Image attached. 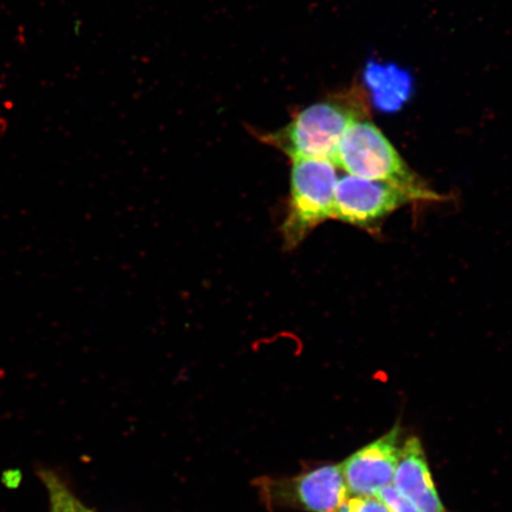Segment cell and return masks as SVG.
<instances>
[{
	"mask_svg": "<svg viewBox=\"0 0 512 512\" xmlns=\"http://www.w3.org/2000/svg\"><path fill=\"white\" fill-rule=\"evenodd\" d=\"M363 119H369L366 99L357 89H348L303 108L281 130L262 133L259 138L292 162L300 159L334 162L344 133Z\"/></svg>",
	"mask_w": 512,
	"mask_h": 512,
	"instance_id": "cell-1",
	"label": "cell"
},
{
	"mask_svg": "<svg viewBox=\"0 0 512 512\" xmlns=\"http://www.w3.org/2000/svg\"><path fill=\"white\" fill-rule=\"evenodd\" d=\"M348 175L399 185L419 201H438L439 195L413 172L384 133L369 119L352 124L338 145L334 159Z\"/></svg>",
	"mask_w": 512,
	"mask_h": 512,
	"instance_id": "cell-2",
	"label": "cell"
},
{
	"mask_svg": "<svg viewBox=\"0 0 512 512\" xmlns=\"http://www.w3.org/2000/svg\"><path fill=\"white\" fill-rule=\"evenodd\" d=\"M337 166L329 159L294 160L290 195L281 223L286 249L297 248L313 229L334 220Z\"/></svg>",
	"mask_w": 512,
	"mask_h": 512,
	"instance_id": "cell-3",
	"label": "cell"
},
{
	"mask_svg": "<svg viewBox=\"0 0 512 512\" xmlns=\"http://www.w3.org/2000/svg\"><path fill=\"white\" fill-rule=\"evenodd\" d=\"M261 501L270 510L336 512L350 496L341 465L316 467L288 478H259L255 482Z\"/></svg>",
	"mask_w": 512,
	"mask_h": 512,
	"instance_id": "cell-4",
	"label": "cell"
},
{
	"mask_svg": "<svg viewBox=\"0 0 512 512\" xmlns=\"http://www.w3.org/2000/svg\"><path fill=\"white\" fill-rule=\"evenodd\" d=\"M412 202L413 192L393 183L345 175L338 178L334 220L373 233L389 215Z\"/></svg>",
	"mask_w": 512,
	"mask_h": 512,
	"instance_id": "cell-5",
	"label": "cell"
},
{
	"mask_svg": "<svg viewBox=\"0 0 512 512\" xmlns=\"http://www.w3.org/2000/svg\"><path fill=\"white\" fill-rule=\"evenodd\" d=\"M400 427L382 435L351 454L341 465L347 488L352 496H377L393 485L399 462Z\"/></svg>",
	"mask_w": 512,
	"mask_h": 512,
	"instance_id": "cell-6",
	"label": "cell"
},
{
	"mask_svg": "<svg viewBox=\"0 0 512 512\" xmlns=\"http://www.w3.org/2000/svg\"><path fill=\"white\" fill-rule=\"evenodd\" d=\"M393 486L421 512H447L435 489L424 447L416 437L400 447Z\"/></svg>",
	"mask_w": 512,
	"mask_h": 512,
	"instance_id": "cell-7",
	"label": "cell"
},
{
	"mask_svg": "<svg viewBox=\"0 0 512 512\" xmlns=\"http://www.w3.org/2000/svg\"><path fill=\"white\" fill-rule=\"evenodd\" d=\"M40 477L48 491L49 512H93L76 498L73 491L55 472L42 470Z\"/></svg>",
	"mask_w": 512,
	"mask_h": 512,
	"instance_id": "cell-8",
	"label": "cell"
},
{
	"mask_svg": "<svg viewBox=\"0 0 512 512\" xmlns=\"http://www.w3.org/2000/svg\"><path fill=\"white\" fill-rule=\"evenodd\" d=\"M336 512H389V510L379 497L349 496Z\"/></svg>",
	"mask_w": 512,
	"mask_h": 512,
	"instance_id": "cell-9",
	"label": "cell"
},
{
	"mask_svg": "<svg viewBox=\"0 0 512 512\" xmlns=\"http://www.w3.org/2000/svg\"><path fill=\"white\" fill-rule=\"evenodd\" d=\"M376 497H379L386 504L389 512H421L411 502H408L405 497H402L393 485L381 490Z\"/></svg>",
	"mask_w": 512,
	"mask_h": 512,
	"instance_id": "cell-10",
	"label": "cell"
}]
</instances>
